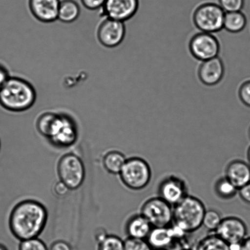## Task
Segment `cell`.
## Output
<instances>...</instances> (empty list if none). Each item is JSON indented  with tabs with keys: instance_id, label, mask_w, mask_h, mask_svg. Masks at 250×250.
Segmentation results:
<instances>
[{
	"instance_id": "1",
	"label": "cell",
	"mask_w": 250,
	"mask_h": 250,
	"mask_svg": "<svg viewBox=\"0 0 250 250\" xmlns=\"http://www.w3.org/2000/svg\"><path fill=\"white\" fill-rule=\"evenodd\" d=\"M48 218L47 209L42 203L34 200L21 201L10 213V231L20 242L36 238L45 229Z\"/></svg>"
},
{
	"instance_id": "2",
	"label": "cell",
	"mask_w": 250,
	"mask_h": 250,
	"mask_svg": "<svg viewBox=\"0 0 250 250\" xmlns=\"http://www.w3.org/2000/svg\"><path fill=\"white\" fill-rule=\"evenodd\" d=\"M36 99L33 85L21 77H9L0 89V104L9 111H28L35 104Z\"/></svg>"
},
{
	"instance_id": "3",
	"label": "cell",
	"mask_w": 250,
	"mask_h": 250,
	"mask_svg": "<svg viewBox=\"0 0 250 250\" xmlns=\"http://www.w3.org/2000/svg\"><path fill=\"white\" fill-rule=\"evenodd\" d=\"M173 224L188 234L193 233L203 227L207 209L199 198L188 195L173 207Z\"/></svg>"
},
{
	"instance_id": "4",
	"label": "cell",
	"mask_w": 250,
	"mask_h": 250,
	"mask_svg": "<svg viewBox=\"0 0 250 250\" xmlns=\"http://www.w3.org/2000/svg\"><path fill=\"white\" fill-rule=\"evenodd\" d=\"M77 122L65 112H55L45 138L53 146L66 148L72 146L78 139Z\"/></svg>"
},
{
	"instance_id": "5",
	"label": "cell",
	"mask_w": 250,
	"mask_h": 250,
	"mask_svg": "<svg viewBox=\"0 0 250 250\" xmlns=\"http://www.w3.org/2000/svg\"><path fill=\"white\" fill-rule=\"evenodd\" d=\"M125 187L134 191L142 190L150 183L152 171L148 162L140 157L126 159L119 175Z\"/></svg>"
},
{
	"instance_id": "6",
	"label": "cell",
	"mask_w": 250,
	"mask_h": 250,
	"mask_svg": "<svg viewBox=\"0 0 250 250\" xmlns=\"http://www.w3.org/2000/svg\"><path fill=\"white\" fill-rule=\"evenodd\" d=\"M225 12L217 2L208 0L198 4L193 12V22L200 32L214 34L224 28Z\"/></svg>"
},
{
	"instance_id": "7",
	"label": "cell",
	"mask_w": 250,
	"mask_h": 250,
	"mask_svg": "<svg viewBox=\"0 0 250 250\" xmlns=\"http://www.w3.org/2000/svg\"><path fill=\"white\" fill-rule=\"evenodd\" d=\"M57 173L60 181L70 190H76L82 186L85 178V168L82 159L70 153L59 159Z\"/></svg>"
},
{
	"instance_id": "8",
	"label": "cell",
	"mask_w": 250,
	"mask_h": 250,
	"mask_svg": "<svg viewBox=\"0 0 250 250\" xmlns=\"http://www.w3.org/2000/svg\"><path fill=\"white\" fill-rule=\"evenodd\" d=\"M140 213L146 217L153 228L168 227L173 224L172 206L158 196L146 201L142 206Z\"/></svg>"
},
{
	"instance_id": "9",
	"label": "cell",
	"mask_w": 250,
	"mask_h": 250,
	"mask_svg": "<svg viewBox=\"0 0 250 250\" xmlns=\"http://www.w3.org/2000/svg\"><path fill=\"white\" fill-rule=\"evenodd\" d=\"M126 33L125 22L104 18L98 26L97 37L102 46L114 48L124 42Z\"/></svg>"
},
{
	"instance_id": "10",
	"label": "cell",
	"mask_w": 250,
	"mask_h": 250,
	"mask_svg": "<svg viewBox=\"0 0 250 250\" xmlns=\"http://www.w3.org/2000/svg\"><path fill=\"white\" fill-rule=\"evenodd\" d=\"M187 233L175 225L168 227L153 228L146 241L153 250H170L176 242L182 241Z\"/></svg>"
},
{
	"instance_id": "11",
	"label": "cell",
	"mask_w": 250,
	"mask_h": 250,
	"mask_svg": "<svg viewBox=\"0 0 250 250\" xmlns=\"http://www.w3.org/2000/svg\"><path fill=\"white\" fill-rule=\"evenodd\" d=\"M189 49L193 57L203 62L218 57L220 45L214 34L199 32L191 39Z\"/></svg>"
},
{
	"instance_id": "12",
	"label": "cell",
	"mask_w": 250,
	"mask_h": 250,
	"mask_svg": "<svg viewBox=\"0 0 250 250\" xmlns=\"http://www.w3.org/2000/svg\"><path fill=\"white\" fill-rule=\"evenodd\" d=\"M140 6V0H106L100 9L103 19L108 18L126 22L131 19Z\"/></svg>"
},
{
	"instance_id": "13",
	"label": "cell",
	"mask_w": 250,
	"mask_h": 250,
	"mask_svg": "<svg viewBox=\"0 0 250 250\" xmlns=\"http://www.w3.org/2000/svg\"><path fill=\"white\" fill-rule=\"evenodd\" d=\"M188 186L185 180L180 176L170 175L159 184L158 197L174 207L188 195Z\"/></svg>"
},
{
	"instance_id": "14",
	"label": "cell",
	"mask_w": 250,
	"mask_h": 250,
	"mask_svg": "<svg viewBox=\"0 0 250 250\" xmlns=\"http://www.w3.org/2000/svg\"><path fill=\"white\" fill-rule=\"evenodd\" d=\"M215 233L229 245L242 243L248 236V228L241 218L229 216L223 218Z\"/></svg>"
},
{
	"instance_id": "15",
	"label": "cell",
	"mask_w": 250,
	"mask_h": 250,
	"mask_svg": "<svg viewBox=\"0 0 250 250\" xmlns=\"http://www.w3.org/2000/svg\"><path fill=\"white\" fill-rule=\"evenodd\" d=\"M61 0H28L29 11L37 21L50 23L57 21Z\"/></svg>"
},
{
	"instance_id": "16",
	"label": "cell",
	"mask_w": 250,
	"mask_h": 250,
	"mask_svg": "<svg viewBox=\"0 0 250 250\" xmlns=\"http://www.w3.org/2000/svg\"><path fill=\"white\" fill-rule=\"evenodd\" d=\"M224 73V63L218 56L201 63L198 69V77L203 84L212 86L221 82Z\"/></svg>"
},
{
	"instance_id": "17",
	"label": "cell",
	"mask_w": 250,
	"mask_h": 250,
	"mask_svg": "<svg viewBox=\"0 0 250 250\" xmlns=\"http://www.w3.org/2000/svg\"><path fill=\"white\" fill-rule=\"evenodd\" d=\"M225 176L239 190L250 183V166L241 159L232 161L225 169Z\"/></svg>"
},
{
	"instance_id": "18",
	"label": "cell",
	"mask_w": 250,
	"mask_h": 250,
	"mask_svg": "<svg viewBox=\"0 0 250 250\" xmlns=\"http://www.w3.org/2000/svg\"><path fill=\"white\" fill-rule=\"evenodd\" d=\"M152 229L151 224L141 213L132 215L125 225L127 236L132 239L146 240Z\"/></svg>"
},
{
	"instance_id": "19",
	"label": "cell",
	"mask_w": 250,
	"mask_h": 250,
	"mask_svg": "<svg viewBox=\"0 0 250 250\" xmlns=\"http://www.w3.org/2000/svg\"><path fill=\"white\" fill-rule=\"evenodd\" d=\"M126 156L121 151H107L103 157V166L107 173L112 175H119L126 163Z\"/></svg>"
},
{
	"instance_id": "20",
	"label": "cell",
	"mask_w": 250,
	"mask_h": 250,
	"mask_svg": "<svg viewBox=\"0 0 250 250\" xmlns=\"http://www.w3.org/2000/svg\"><path fill=\"white\" fill-rule=\"evenodd\" d=\"M81 8L75 0H61L58 20L64 23H71L79 18Z\"/></svg>"
},
{
	"instance_id": "21",
	"label": "cell",
	"mask_w": 250,
	"mask_h": 250,
	"mask_svg": "<svg viewBox=\"0 0 250 250\" xmlns=\"http://www.w3.org/2000/svg\"><path fill=\"white\" fill-rule=\"evenodd\" d=\"M248 20L242 11L225 12L224 29L231 33H239L247 28Z\"/></svg>"
},
{
	"instance_id": "22",
	"label": "cell",
	"mask_w": 250,
	"mask_h": 250,
	"mask_svg": "<svg viewBox=\"0 0 250 250\" xmlns=\"http://www.w3.org/2000/svg\"><path fill=\"white\" fill-rule=\"evenodd\" d=\"M195 250H229V247L215 232H211L198 242Z\"/></svg>"
},
{
	"instance_id": "23",
	"label": "cell",
	"mask_w": 250,
	"mask_h": 250,
	"mask_svg": "<svg viewBox=\"0 0 250 250\" xmlns=\"http://www.w3.org/2000/svg\"><path fill=\"white\" fill-rule=\"evenodd\" d=\"M214 190L217 197L224 200L232 199L239 190L225 176L220 178L215 182Z\"/></svg>"
},
{
	"instance_id": "24",
	"label": "cell",
	"mask_w": 250,
	"mask_h": 250,
	"mask_svg": "<svg viewBox=\"0 0 250 250\" xmlns=\"http://www.w3.org/2000/svg\"><path fill=\"white\" fill-rule=\"evenodd\" d=\"M97 242V250H125V241L116 235L107 234Z\"/></svg>"
},
{
	"instance_id": "25",
	"label": "cell",
	"mask_w": 250,
	"mask_h": 250,
	"mask_svg": "<svg viewBox=\"0 0 250 250\" xmlns=\"http://www.w3.org/2000/svg\"><path fill=\"white\" fill-rule=\"evenodd\" d=\"M223 218L216 210L209 209L206 211L203 220V227L211 232H215L219 227Z\"/></svg>"
},
{
	"instance_id": "26",
	"label": "cell",
	"mask_w": 250,
	"mask_h": 250,
	"mask_svg": "<svg viewBox=\"0 0 250 250\" xmlns=\"http://www.w3.org/2000/svg\"><path fill=\"white\" fill-rule=\"evenodd\" d=\"M218 4L225 12L243 11L246 0H217Z\"/></svg>"
},
{
	"instance_id": "27",
	"label": "cell",
	"mask_w": 250,
	"mask_h": 250,
	"mask_svg": "<svg viewBox=\"0 0 250 250\" xmlns=\"http://www.w3.org/2000/svg\"><path fill=\"white\" fill-rule=\"evenodd\" d=\"M19 250H48L45 242L38 237L21 241Z\"/></svg>"
},
{
	"instance_id": "28",
	"label": "cell",
	"mask_w": 250,
	"mask_h": 250,
	"mask_svg": "<svg viewBox=\"0 0 250 250\" xmlns=\"http://www.w3.org/2000/svg\"><path fill=\"white\" fill-rule=\"evenodd\" d=\"M125 250H153L146 240L132 239L125 240Z\"/></svg>"
},
{
	"instance_id": "29",
	"label": "cell",
	"mask_w": 250,
	"mask_h": 250,
	"mask_svg": "<svg viewBox=\"0 0 250 250\" xmlns=\"http://www.w3.org/2000/svg\"><path fill=\"white\" fill-rule=\"evenodd\" d=\"M239 97L242 104L250 108V80L246 81L240 86Z\"/></svg>"
},
{
	"instance_id": "30",
	"label": "cell",
	"mask_w": 250,
	"mask_h": 250,
	"mask_svg": "<svg viewBox=\"0 0 250 250\" xmlns=\"http://www.w3.org/2000/svg\"><path fill=\"white\" fill-rule=\"evenodd\" d=\"M83 6L90 11L100 10L102 8L106 0H80Z\"/></svg>"
},
{
	"instance_id": "31",
	"label": "cell",
	"mask_w": 250,
	"mask_h": 250,
	"mask_svg": "<svg viewBox=\"0 0 250 250\" xmlns=\"http://www.w3.org/2000/svg\"><path fill=\"white\" fill-rule=\"evenodd\" d=\"M48 250H73L72 246L63 240H58L53 242Z\"/></svg>"
},
{
	"instance_id": "32",
	"label": "cell",
	"mask_w": 250,
	"mask_h": 250,
	"mask_svg": "<svg viewBox=\"0 0 250 250\" xmlns=\"http://www.w3.org/2000/svg\"><path fill=\"white\" fill-rule=\"evenodd\" d=\"M240 198L246 204L250 205V183L238 190Z\"/></svg>"
},
{
	"instance_id": "33",
	"label": "cell",
	"mask_w": 250,
	"mask_h": 250,
	"mask_svg": "<svg viewBox=\"0 0 250 250\" xmlns=\"http://www.w3.org/2000/svg\"><path fill=\"white\" fill-rule=\"evenodd\" d=\"M68 190H70L67 188V186L60 181L56 183L54 186V192L58 197L65 196L67 194Z\"/></svg>"
},
{
	"instance_id": "34",
	"label": "cell",
	"mask_w": 250,
	"mask_h": 250,
	"mask_svg": "<svg viewBox=\"0 0 250 250\" xmlns=\"http://www.w3.org/2000/svg\"><path fill=\"white\" fill-rule=\"evenodd\" d=\"M9 77L6 70L0 66V89L6 82V81L9 79Z\"/></svg>"
},
{
	"instance_id": "35",
	"label": "cell",
	"mask_w": 250,
	"mask_h": 250,
	"mask_svg": "<svg viewBox=\"0 0 250 250\" xmlns=\"http://www.w3.org/2000/svg\"><path fill=\"white\" fill-rule=\"evenodd\" d=\"M241 250H250V236H247L242 242Z\"/></svg>"
},
{
	"instance_id": "36",
	"label": "cell",
	"mask_w": 250,
	"mask_h": 250,
	"mask_svg": "<svg viewBox=\"0 0 250 250\" xmlns=\"http://www.w3.org/2000/svg\"><path fill=\"white\" fill-rule=\"evenodd\" d=\"M241 244L242 243L230 244L229 250H241Z\"/></svg>"
},
{
	"instance_id": "37",
	"label": "cell",
	"mask_w": 250,
	"mask_h": 250,
	"mask_svg": "<svg viewBox=\"0 0 250 250\" xmlns=\"http://www.w3.org/2000/svg\"><path fill=\"white\" fill-rule=\"evenodd\" d=\"M247 159H248V163L250 166V146L249 147L248 150H247Z\"/></svg>"
},
{
	"instance_id": "38",
	"label": "cell",
	"mask_w": 250,
	"mask_h": 250,
	"mask_svg": "<svg viewBox=\"0 0 250 250\" xmlns=\"http://www.w3.org/2000/svg\"><path fill=\"white\" fill-rule=\"evenodd\" d=\"M0 250H8L4 245L0 243Z\"/></svg>"
},
{
	"instance_id": "39",
	"label": "cell",
	"mask_w": 250,
	"mask_h": 250,
	"mask_svg": "<svg viewBox=\"0 0 250 250\" xmlns=\"http://www.w3.org/2000/svg\"><path fill=\"white\" fill-rule=\"evenodd\" d=\"M180 250H193L190 249H181Z\"/></svg>"
},
{
	"instance_id": "40",
	"label": "cell",
	"mask_w": 250,
	"mask_h": 250,
	"mask_svg": "<svg viewBox=\"0 0 250 250\" xmlns=\"http://www.w3.org/2000/svg\"><path fill=\"white\" fill-rule=\"evenodd\" d=\"M249 138L250 139V127H249Z\"/></svg>"
},
{
	"instance_id": "41",
	"label": "cell",
	"mask_w": 250,
	"mask_h": 250,
	"mask_svg": "<svg viewBox=\"0 0 250 250\" xmlns=\"http://www.w3.org/2000/svg\"><path fill=\"white\" fill-rule=\"evenodd\" d=\"M0 149H1V142H0Z\"/></svg>"
},
{
	"instance_id": "42",
	"label": "cell",
	"mask_w": 250,
	"mask_h": 250,
	"mask_svg": "<svg viewBox=\"0 0 250 250\" xmlns=\"http://www.w3.org/2000/svg\"></svg>"
}]
</instances>
